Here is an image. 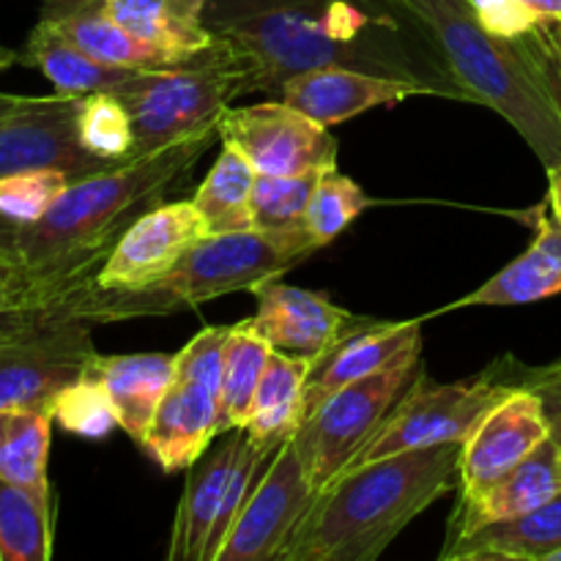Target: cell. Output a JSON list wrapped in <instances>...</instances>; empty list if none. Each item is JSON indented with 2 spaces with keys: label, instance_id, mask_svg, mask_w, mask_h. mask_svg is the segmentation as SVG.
<instances>
[{
  "label": "cell",
  "instance_id": "1",
  "mask_svg": "<svg viewBox=\"0 0 561 561\" xmlns=\"http://www.w3.org/2000/svg\"><path fill=\"white\" fill-rule=\"evenodd\" d=\"M217 140L219 126H211L75 181L36 222L0 217V257L16 268L3 305H64L85 294L124 230L157 206Z\"/></svg>",
  "mask_w": 561,
  "mask_h": 561
},
{
  "label": "cell",
  "instance_id": "2",
  "mask_svg": "<svg viewBox=\"0 0 561 561\" xmlns=\"http://www.w3.org/2000/svg\"><path fill=\"white\" fill-rule=\"evenodd\" d=\"M392 9L356 0H208L203 20L250 58L255 93L279 96L290 77L343 66L422 82L436 96L469 102L433 44L405 42Z\"/></svg>",
  "mask_w": 561,
  "mask_h": 561
},
{
  "label": "cell",
  "instance_id": "3",
  "mask_svg": "<svg viewBox=\"0 0 561 561\" xmlns=\"http://www.w3.org/2000/svg\"><path fill=\"white\" fill-rule=\"evenodd\" d=\"M460 444L405 449L343 471L307 510L279 561H376L460 482Z\"/></svg>",
  "mask_w": 561,
  "mask_h": 561
},
{
  "label": "cell",
  "instance_id": "4",
  "mask_svg": "<svg viewBox=\"0 0 561 561\" xmlns=\"http://www.w3.org/2000/svg\"><path fill=\"white\" fill-rule=\"evenodd\" d=\"M431 38L449 77L469 102L502 115L542 164H561V115L518 38H499L482 27L471 0H394Z\"/></svg>",
  "mask_w": 561,
  "mask_h": 561
},
{
  "label": "cell",
  "instance_id": "5",
  "mask_svg": "<svg viewBox=\"0 0 561 561\" xmlns=\"http://www.w3.org/2000/svg\"><path fill=\"white\" fill-rule=\"evenodd\" d=\"M321 250L310 230H244L206 236L192 247L173 272L137 290H104L91 285L69 305L75 318L96 323L137 321L173 316L201 307L236 290H255L272 277H283Z\"/></svg>",
  "mask_w": 561,
  "mask_h": 561
},
{
  "label": "cell",
  "instance_id": "6",
  "mask_svg": "<svg viewBox=\"0 0 561 561\" xmlns=\"http://www.w3.org/2000/svg\"><path fill=\"white\" fill-rule=\"evenodd\" d=\"M247 93H255V69L222 36L179 66L137 69L115 91L135 124L131 159L219 126L230 102Z\"/></svg>",
  "mask_w": 561,
  "mask_h": 561
},
{
  "label": "cell",
  "instance_id": "7",
  "mask_svg": "<svg viewBox=\"0 0 561 561\" xmlns=\"http://www.w3.org/2000/svg\"><path fill=\"white\" fill-rule=\"evenodd\" d=\"M66 305L0 307V409H38L96 365L91 323Z\"/></svg>",
  "mask_w": 561,
  "mask_h": 561
},
{
  "label": "cell",
  "instance_id": "8",
  "mask_svg": "<svg viewBox=\"0 0 561 561\" xmlns=\"http://www.w3.org/2000/svg\"><path fill=\"white\" fill-rule=\"evenodd\" d=\"M422 340L400 351L387 367L337 389L296 427L294 447L312 493L321 496L383 425L392 405L420 373Z\"/></svg>",
  "mask_w": 561,
  "mask_h": 561
},
{
  "label": "cell",
  "instance_id": "9",
  "mask_svg": "<svg viewBox=\"0 0 561 561\" xmlns=\"http://www.w3.org/2000/svg\"><path fill=\"white\" fill-rule=\"evenodd\" d=\"M513 387L515 383L510 381L507 367L502 362L488 367L482 376L453 383L431 381L425 367H420L414 381L400 394L376 436L356 455L351 469L405 453V449L463 444L482 414L493 409Z\"/></svg>",
  "mask_w": 561,
  "mask_h": 561
},
{
  "label": "cell",
  "instance_id": "10",
  "mask_svg": "<svg viewBox=\"0 0 561 561\" xmlns=\"http://www.w3.org/2000/svg\"><path fill=\"white\" fill-rule=\"evenodd\" d=\"M230 327H206L175 354V373L140 447L164 471H184L219 438V389Z\"/></svg>",
  "mask_w": 561,
  "mask_h": 561
},
{
  "label": "cell",
  "instance_id": "11",
  "mask_svg": "<svg viewBox=\"0 0 561 561\" xmlns=\"http://www.w3.org/2000/svg\"><path fill=\"white\" fill-rule=\"evenodd\" d=\"M219 140L239 148L255 173L301 175L337 168V140L329 126L283 99L228 107L219 121Z\"/></svg>",
  "mask_w": 561,
  "mask_h": 561
},
{
  "label": "cell",
  "instance_id": "12",
  "mask_svg": "<svg viewBox=\"0 0 561 561\" xmlns=\"http://www.w3.org/2000/svg\"><path fill=\"white\" fill-rule=\"evenodd\" d=\"M312 502L316 493L307 482L294 438H288L272 458L252 496L247 499L236 524L230 526L217 561L283 559Z\"/></svg>",
  "mask_w": 561,
  "mask_h": 561
},
{
  "label": "cell",
  "instance_id": "13",
  "mask_svg": "<svg viewBox=\"0 0 561 561\" xmlns=\"http://www.w3.org/2000/svg\"><path fill=\"white\" fill-rule=\"evenodd\" d=\"M82 96L25 99L16 110L0 118V175L20 170L55 168L71 181L104 173L121 162L93 157L85 151L77 131V113Z\"/></svg>",
  "mask_w": 561,
  "mask_h": 561
},
{
  "label": "cell",
  "instance_id": "14",
  "mask_svg": "<svg viewBox=\"0 0 561 561\" xmlns=\"http://www.w3.org/2000/svg\"><path fill=\"white\" fill-rule=\"evenodd\" d=\"M551 436L546 405L531 387L515 383L460 444V499L482 496Z\"/></svg>",
  "mask_w": 561,
  "mask_h": 561
},
{
  "label": "cell",
  "instance_id": "15",
  "mask_svg": "<svg viewBox=\"0 0 561 561\" xmlns=\"http://www.w3.org/2000/svg\"><path fill=\"white\" fill-rule=\"evenodd\" d=\"M206 239V228L192 201L157 203L142 211L96 274V288L137 290L173 272L181 257Z\"/></svg>",
  "mask_w": 561,
  "mask_h": 561
},
{
  "label": "cell",
  "instance_id": "16",
  "mask_svg": "<svg viewBox=\"0 0 561 561\" xmlns=\"http://www.w3.org/2000/svg\"><path fill=\"white\" fill-rule=\"evenodd\" d=\"M255 327L272 343L274 351L318 359L329 345L337 343L359 316L334 305L327 294L296 288L279 277L266 279L255 290Z\"/></svg>",
  "mask_w": 561,
  "mask_h": 561
},
{
  "label": "cell",
  "instance_id": "17",
  "mask_svg": "<svg viewBox=\"0 0 561 561\" xmlns=\"http://www.w3.org/2000/svg\"><path fill=\"white\" fill-rule=\"evenodd\" d=\"M411 96H436V91L431 85H422V82L329 66V69L290 77L277 99H283L299 113L310 115L318 124L334 126L356 118L367 110L394 107Z\"/></svg>",
  "mask_w": 561,
  "mask_h": 561
},
{
  "label": "cell",
  "instance_id": "18",
  "mask_svg": "<svg viewBox=\"0 0 561 561\" xmlns=\"http://www.w3.org/2000/svg\"><path fill=\"white\" fill-rule=\"evenodd\" d=\"M416 340H422L420 318H414V321H367V318H359L337 343L329 345L318 359L310 362L305 394H301V420H307L337 389L362 381V378L387 367L400 351L409 348Z\"/></svg>",
  "mask_w": 561,
  "mask_h": 561
},
{
  "label": "cell",
  "instance_id": "19",
  "mask_svg": "<svg viewBox=\"0 0 561 561\" xmlns=\"http://www.w3.org/2000/svg\"><path fill=\"white\" fill-rule=\"evenodd\" d=\"M244 438V427L222 433L219 442H214L186 469L190 474H186L184 493H181L173 529H170V561H203L208 535H211L214 520L222 510L230 471H233Z\"/></svg>",
  "mask_w": 561,
  "mask_h": 561
},
{
  "label": "cell",
  "instance_id": "20",
  "mask_svg": "<svg viewBox=\"0 0 561 561\" xmlns=\"http://www.w3.org/2000/svg\"><path fill=\"white\" fill-rule=\"evenodd\" d=\"M561 493V447L551 436L535 449L526 460H520L504 480H499L482 496L463 502L458 499L453 520H449L447 540L496 520L518 518L542 507Z\"/></svg>",
  "mask_w": 561,
  "mask_h": 561
},
{
  "label": "cell",
  "instance_id": "21",
  "mask_svg": "<svg viewBox=\"0 0 561 561\" xmlns=\"http://www.w3.org/2000/svg\"><path fill=\"white\" fill-rule=\"evenodd\" d=\"M42 20L102 64L126 69H170L186 60L124 31L110 16L104 0H47Z\"/></svg>",
  "mask_w": 561,
  "mask_h": 561
},
{
  "label": "cell",
  "instance_id": "22",
  "mask_svg": "<svg viewBox=\"0 0 561 561\" xmlns=\"http://www.w3.org/2000/svg\"><path fill=\"white\" fill-rule=\"evenodd\" d=\"M561 551V493L518 518L447 540L442 561H551Z\"/></svg>",
  "mask_w": 561,
  "mask_h": 561
},
{
  "label": "cell",
  "instance_id": "23",
  "mask_svg": "<svg viewBox=\"0 0 561 561\" xmlns=\"http://www.w3.org/2000/svg\"><path fill=\"white\" fill-rule=\"evenodd\" d=\"M557 294H561V222L548 208V214H537V233L529 250L447 310L531 305Z\"/></svg>",
  "mask_w": 561,
  "mask_h": 561
},
{
  "label": "cell",
  "instance_id": "24",
  "mask_svg": "<svg viewBox=\"0 0 561 561\" xmlns=\"http://www.w3.org/2000/svg\"><path fill=\"white\" fill-rule=\"evenodd\" d=\"M96 373L113 398L118 427L140 444L173 381L175 354L96 356Z\"/></svg>",
  "mask_w": 561,
  "mask_h": 561
},
{
  "label": "cell",
  "instance_id": "25",
  "mask_svg": "<svg viewBox=\"0 0 561 561\" xmlns=\"http://www.w3.org/2000/svg\"><path fill=\"white\" fill-rule=\"evenodd\" d=\"M124 31L159 49L190 58L214 42L206 27L208 0H104Z\"/></svg>",
  "mask_w": 561,
  "mask_h": 561
},
{
  "label": "cell",
  "instance_id": "26",
  "mask_svg": "<svg viewBox=\"0 0 561 561\" xmlns=\"http://www.w3.org/2000/svg\"><path fill=\"white\" fill-rule=\"evenodd\" d=\"M20 60L42 69L44 77L53 82L55 93H66V96H85V93L96 91L115 93L137 71L91 58L85 49L60 36L44 20H38V25L27 36L25 53L20 55Z\"/></svg>",
  "mask_w": 561,
  "mask_h": 561
},
{
  "label": "cell",
  "instance_id": "27",
  "mask_svg": "<svg viewBox=\"0 0 561 561\" xmlns=\"http://www.w3.org/2000/svg\"><path fill=\"white\" fill-rule=\"evenodd\" d=\"M310 373V359L272 351L268 365L257 383L255 400H252L250 420L244 431L247 436L261 444L279 447L296 433L301 422V394Z\"/></svg>",
  "mask_w": 561,
  "mask_h": 561
},
{
  "label": "cell",
  "instance_id": "28",
  "mask_svg": "<svg viewBox=\"0 0 561 561\" xmlns=\"http://www.w3.org/2000/svg\"><path fill=\"white\" fill-rule=\"evenodd\" d=\"M255 168L250 159L222 142L217 162L208 170L203 184L195 190L197 214L203 219L206 236L244 233L252 230V186H255Z\"/></svg>",
  "mask_w": 561,
  "mask_h": 561
},
{
  "label": "cell",
  "instance_id": "29",
  "mask_svg": "<svg viewBox=\"0 0 561 561\" xmlns=\"http://www.w3.org/2000/svg\"><path fill=\"white\" fill-rule=\"evenodd\" d=\"M272 351V343L255 327V318H244L230 327L228 343H225L222 389H219V436L247 425Z\"/></svg>",
  "mask_w": 561,
  "mask_h": 561
},
{
  "label": "cell",
  "instance_id": "30",
  "mask_svg": "<svg viewBox=\"0 0 561 561\" xmlns=\"http://www.w3.org/2000/svg\"><path fill=\"white\" fill-rule=\"evenodd\" d=\"M53 414L38 409H0V480L53 499L47 477Z\"/></svg>",
  "mask_w": 561,
  "mask_h": 561
},
{
  "label": "cell",
  "instance_id": "31",
  "mask_svg": "<svg viewBox=\"0 0 561 561\" xmlns=\"http://www.w3.org/2000/svg\"><path fill=\"white\" fill-rule=\"evenodd\" d=\"M53 499L0 480V561H47L53 557Z\"/></svg>",
  "mask_w": 561,
  "mask_h": 561
},
{
  "label": "cell",
  "instance_id": "32",
  "mask_svg": "<svg viewBox=\"0 0 561 561\" xmlns=\"http://www.w3.org/2000/svg\"><path fill=\"white\" fill-rule=\"evenodd\" d=\"M77 131L85 151L107 162H126L135 151V124L115 93L96 91L80 99Z\"/></svg>",
  "mask_w": 561,
  "mask_h": 561
},
{
  "label": "cell",
  "instance_id": "33",
  "mask_svg": "<svg viewBox=\"0 0 561 561\" xmlns=\"http://www.w3.org/2000/svg\"><path fill=\"white\" fill-rule=\"evenodd\" d=\"M327 173V170H323ZM321 173L301 175H255L252 186V228L299 230L305 228L307 208Z\"/></svg>",
  "mask_w": 561,
  "mask_h": 561
},
{
  "label": "cell",
  "instance_id": "34",
  "mask_svg": "<svg viewBox=\"0 0 561 561\" xmlns=\"http://www.w3.org/2000/svg\"><path fill=\"white\" fill-rule=\"evenodd\" d=\"M53 420L66 433L82 438H104L118 427L113 398L96 373V365L55 398Z\"/></svg>",
  "mask_w": 561,
  "mask_h": 561
},
{
  "label": "cell",
  "instance_id": "35",
  "mask_svg": "<svg viewBox=\"0 0 561 561\" xmlns=\"http://www.w3.org/2000/svg\"><path fill=\"white\" fill-rule=\"evenodd\" d=\"M370 206V197L365 195L359 184L337 168L327 170L318 179L312 192L310 208H307L305 228L321 247L332 244L365 208Z\"/></svg>",
  "mask_w": 561,
  "mask_h": 561
},
{
  "label": "cell",
  "instance_id": "36",
  "mask_svg": "<svg viewBox=\"0 0 561 561\" xmlns=\"http://www.w3.org/2000/svg\"><path fill=\"white\" fill-rule=\"evenodd\" d=\"M71 184V175L55 168L0 175V217L11 222H36Z\"/></svg>",
  "mask_w": 561,
  "mask_h": 561
},
{
  "label": "cell",
  "instance_id": "37",
  "mask_svg": "<svg viewBox=\"0 0 561 561\" xmlns=\"http://www.w3.org/2000/svg\"><path fill=\"white\" fill-rule=\"evenodd\" d=\"M471 5L482 27L499 38H520L542 22L520 0H471Z\"/></svg>",
  "mask_w": 561,
  "mask_h": 561
},
{
  "label": "cell",
  "instance_id": "38",
  "mask_svg": "<svg viewBox=\"0 0 561 561\" xmlns=\"http://www.w3.org/2000/svg\"><path fill=\"white\" fill-rule=\"evenodd\" d=\"M507 376L513 383H524V387H531L540 394L542 405H546L551 438L561 447V365L546 367V370H520V378H513L507 367Z\"/></svg>",
  "mask_w": 561,
  "mask_h": 561
},
{
  "label": "cell",
  "instance_id": "39",
  "mask_svg": "<svg viewBox=\"0 0 561 561\" xmlns=\"http://www.w3.org/2000/svg\"><path fill=\"white\" fill-rule=\"evenodd\" d=\"M518 44H520V49H524L526 60L531 64V69H535L537 80L542 82L546 93L551 96L553 107H557L559 115H561V71H559L557 60H553L551 49H548L546 42H542L540 31L535 27L531 33L520 36Z\"/></svg>",
  "mask_w": 561,
  "mask_h": 561
},
{
  "label": "cell",
  "instance_id": "40",
  "mask_svg": "<svg viewBox=\"0 0 561 561\" xmlns=\"http://www.w3.org/2000/svg\"><path fill=\"white\" fill-rule=\"evenodd\" d=\"M537 31H540L542 42H546V47L551 49L553 60H557V66L561 71V22H540V25H537Z\"/></svg>",
  "mask_w": 561,
  "mask_h": 561
},
{
  "label": "cell",
  "instance_id": "41",
  "mask_svg": "<svg viewBox=\"0 0 561 561\" xmlns=\"http://www.w3.org/2000/svg\"><path fill=\"white\" fill-rule=\"evenodd\" d=\"M542 22H561V0H520Z\"/></svg>",
  "mask_w": 561,
  "mask_h": 561
},
{
  "label": "cell",
  "instance_id": "42",
  "mask_svg": "<svg viewBox=\"0 0 561 561\" xmlns=\"http://www.w3.org/2000/svg\"><path fill=\"white\" fill-rule=\"evenodd\" d=\"M548 208L561 222V164L548 168Z\"/></svg>",
  "mask_w": 561,
  "mask_h": 561
},
{
  "label": "cell",
  "instance_id": "43",
  "mask_svg": "<svg viewBox=\"0 0 561 561\" xmlns=\"http://www.w3.org/2000/svg\"><path fill=\"white\" fill-rule=\"evenodd\" d=\"M14 279H16V268L11 266L9 261L0 257V305H3L5 296L11 294V288H14Z\"/></svg>",
  "mask_w": 561,
  "mask_h": 561
},
{
  "label": "cell",
  "instance_id": "44",
  "mask_svg": "<svg viewBox=\"0 0 561 561\" xmlns=\"http://www.w3.org/2000/svg\"><path fill=\"white\" fill-rule=\"evenodd\" d=\"M27 96H14V93H0V118H3V115H9L11 110H16L20 107L22 102H25Z\"/></svg>",
  "mask_w": 561,
  "mask_h": 561
},
{
  "label": "cell",
  "instance_id": "45",
  "mask_svg": "<svg viewBox=\"0 0 561 561\" xmlns=\"http://www.w3.org/2000/svg\"><path fill=\"white\" fill-rule=\"evenodd\" d=\"M16 60H20V53H14V49H9V47H3V44H0V75H3L5 69H11Z\"/></svg>",
  "mask_w": 561,
  "mask_h": 561
},
{
  "label": "cell",
  "instance_id": "46",
  "mask_svg": "<svg viewBox=\"0 0 561 561\" xmlns=\"http://www.w3.org/2000/svg\"><path fill=\"white\" fill-rule=\"evenodd\" d=\"M551 561H561V551L553 553V559H551Z\"/></svg>",
  "mask_w": 561,
  "mask_h": 561
}]
</instances>
